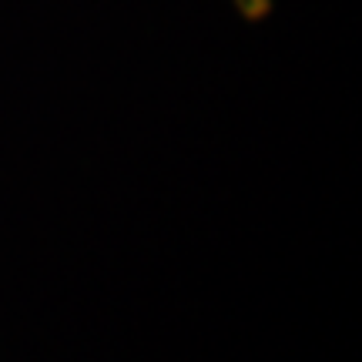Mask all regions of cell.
<instances>
[{"instance_id": "6da1fadb", "label": "cell", "mask_w": 362, "mask_h": 362, "mask_svg": "<svg viewBox=\"0 0 362 362\" xmlns=\"http://www.w3.org/2000/svg\"><path fill=\"white\" fill-rule=\"evenodd\" d=\"M232 4L238 7L242 17H248V21H262V17L272 11V0H232Z\"/></svg>"}]
</instances>
